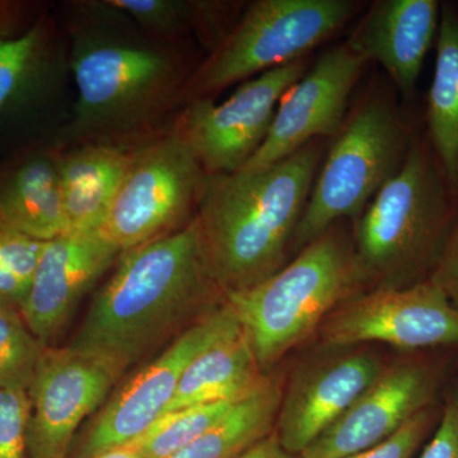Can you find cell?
<instances>
[{
  "label": "cell",
  "instance_id": "cell-30",
  "mask_svg": "<svg viewBox=\"0 0 458 458\" xmlns=\"http://www.w3.org/2000/svg\"><path fill=\"white\" fill-rule=\"evenodd\" d=\"M420 458H458V396L445 403L438 429Z\"/></svg>",
  "mask_w": 458,
  "mask_h": 458
},
{
  "label": "cell",
  "instance_id": "cell-33",
  "mask_svg": "<svg viewBox=\"0 0 458 458\" xmlns=\"http://www.w3.org/2000/svg\"><path fill=\"white\" fill-rule=\"evenodd\" d=\"M90 458H143L140 452L135 450L131 445H122V447L114 448V450L105 452L98 456Z\"/></svg>",
  "mask_w": 458,
  "mask_h": 458
},
{
  "label": "cell",
  "instance_id": "cell-15",
  "mask_svg": "<svg viewBox=\"0 0 458 458\" xmlns=\"http://www.w3.org/2000/svg\"><path fill=\"white\" fill-rule=\"evenodd\" d=\"M432 369L418 361L386 367L381 376L302 452V458H346L394 436L429 408L436 393Z\"/></svg>",
  "mask_w": 458,
  "mask_h": 458
},
{
  "label": "cell",
  "instance_id": "cell-29",
  "mask_svg": "<svg viewBox=\"0 0 458 458\" xmlns=\"http://www.w3.org/2000/svg\"><path fill=\"white\" fill-rule=\"evenodd\" d=\"M433 424L430 408L418 412L397 430L394 436L369 450L346 458H411L426 438Z\"/></svg>",
  "mask_w": 458,
  "mask_h": 458
},
{
  "label": "cell",
  "instance_id": "cell-8",
  "mask_svg": "<svg viewBox=\"0 0 458 458\" xmlns=\"http://www.w3.org/2000/svg\"><path fill=\"white\" fill-rule=\"evenodd\" d=\"M208 177L174 126L131 152L99 233L123 252L185 228L197 216Z\"/></svg>",
  "mask_w": 458,
  "mask_h": 458
},
{
  "label": "cell",
  "instance_id": "cell-22",
  "mask_svg": "<svg viewBox=\"0 0 458 458\" xmlns=\"http://www.w3.org/2000/svg\"><path fill=\"white\" fill-rule=\"evenodd\" d=\"M53 35L47 21L22 35L0 36V125L44 96L55 72Z\"/></svg>",
  "mask_w": 458,
  "mask_h": 458
},
{
  "label": "cell",
  "instance_id": "cell-24",
  "mask_svg": "<svg viewBox=\"0 0 458 458\" xmlns=\"http://www.w3.org/2000/svg\"><path fill=\"white\" fill-rule=\"evenodd\" d=\"M236 403L223 401L162 414L140 438L129 445L143 458H170L216 426Z\"/></svg>",
  "mask_w": 458,
  "mask_h": 458
},
{
  "label": "cell",
  "instance_id": "cell-2",
  "mask_svg": "<svg viewBox=\"0 0 458 458\" xmlns=\"http://www.w3.org/2000/svg\"><path fill=\"white\" fill-rule=\"evenodd\" d=\"M322 156L324 141L318 140L265 170L208 177L197 222L225 297L260 284L288 264Z\"/></svg>",
  "mask_w": 458,
  "mask_h": 458
},
{
  "label": "cell",
  "instance_id": "cell-12",
  "mask_svg": "<svg viewBox=\"0 0 458 458\" xmlns=\"http://www.w3.org/2000/svg\"><path fill=\"white\" fill-rule=\"evenodd\" d=\"M366 65V60L346 44L322 54L280 99L267 140L238 172L265 170L313 140L335 138L346 119L348 99Z\"/></svg>",
  "mask_w": 458,
  "mask_h": 458
},
{
  "label": "cell",
  "instance_id": "cell-9",
  "mask_svg": "<svg viewBox=\"0 0 458 458\" xmlns=\"http://www.w3.org/2000/svg\"><path fill=\"white\" fill-rule=\"evenodd\" d=\"M241 333L242 327L225 301L114 393L87 428L73 458L98 456L140 438L170 405L190 364Z\"/></svg>",
  "mask_w": 458,
  "mask_h": 458
},
{
  "label": "cell",
  "instance_id": "cell-16",
  "mask_svg": "<svg viewBox=\"0 0 458 458\" xmlns=\"http://www.w3.org/2000/svg\"><path fill=\"white\" fill-rule=\"evenodd\" d=\"M120 251L98 232H66L47 241L21 316L45 345L59 335L84 294Z\"/></svg>",
  "mask_w": 458,
  "mask_h": 458
},
{
  "label": "cell",
  "instance_id": "cell-14",
  "mask_svg": "<svg viewBox=\"0 0 458 458\" xmlns=\"http://www.w3.org/2000/svg\"><path fill=\"white\" fill-rule=\"evenodd\" d=\"M386 366L367 349L309 361L283 391L276 432L283 447L301 456L381 376Z\"/></svg>",
  "mask_w": 458,
  "mask_h": 458
},
{
  "label": "cell",
  "instance_id": "cell-32",
  "mask_svg": "<svg viewBox=\"0 0 458 458\" xmlns=\"http://www.w3.org/2000/svg\"><path fill=\"white\" fill-rule=\"evenodd\" d=\"M237 458H302L283 447L276 430Z\"/></svg>",
  "mask_w": 458,
  "mask_h": 458
},
{
  "label": "cell",
  "instance_id": "cell-11",
  "mask_svg": "<svg viewBox=\"0 0 458 458\" xmlns=\"http://www.w3.org/2000/svg\"><path fill=\"white\" fill-rule=\"evenodd\" d=\"M327 348L385 343L401 349L458 344V307L433 280L360 293L330 313L318 330Z\"/></svg>",
  "mask_w": 458,
  "mask_h": 458
},
{
  "label": "cell",
  "instance_id": "cell-31",
  "mask_svg": "<svg viewBox=\"0 0 458 458\" xmlns=\"http://www.w3.org/2000/svg\"><path fill=\"white\" fill-rule=\"evenodd\" d=\"M429 279L458 307V219L445 243L438 265Z\"/></svg>",
  "mask_w": 458,
  "mask_h": 458
},
{
  "label": "cell",
  "instance_id": "cell-26",
  "mask_svg": "<svg viewBox=\"0 0 458 458\" xmlns=\"http://www.w3.org/2000/svg\"><path fill=\"white\" fill-rule=\"evenodd\" d=\"M45 245L0 223V302L21 311Z\"/></svg>",
  "mask_w": 458,
  "mask_h": 458
},
{
  "label": "cell",
  "instance_id": "cell-4",
  "mask_svg": "<svg viewBox=\"0 0 458 458\" xmlns=\"http://www.w3.org/2000/svg\"><path fill=\"white\" fill-rule=\"evenodd\" d=\"M337 225L260 284L225 295L264 372L360 294L352 236Z\"/></svg>",
  "mask_w": 458,
  "mask_h": 458
},
{
  "label": "cell",
  "instance_id": "cell-18",
  "mask_svg": "<svg viewBox=\"0 0 458 458\" xmlns=\"http://www.w3.org/2000/svg\"><path fill=\"white\" fill-rule=\"evenodd\" d=\"M131 152L90 143L56 157L68 232H98L123 179Z\"/></svg>",
  "mask_w": 458,
  "mask_h": 458
},
{
  "label": "cell",
  "instance_id": "cell-25",
  "mask_svg": "<svg viewBox=\"0 0 458 458\" xmlns=\"http://www.w3.org/2000/svg\"><path fill=\"white\" fill-rule=\"evenodd\" d=\"M45 346L20 311L0 302V390L29 393Z\"/></svg>",
  "mask_w": 458,
  "mask_h": 458
},
{
  "label": "cell",
  "instance_id": "cell-5",
  "mask_svg": "<svg viewBox=\"0 0 458 458\" xmlns=\"http://www.w3.org/2000/svg\"><path fill=\"white\" fill-rule=\"evenodd\" d=\"M71 68L78 90L73 128L81 137L140 131L182 93L170 55L107 33H77Z\"/></svg>",
  "mask_w": 458,
  "mask_h": 458
},
{
  "label": "cell",
  "instance_id": "cell-34",
  "mask_svg": "<svg viewBox=\"0 0 458 458\" xmlns=\"http://www.w3.org/2000/svg\"><path fill=\"white\" fill-rule=\"evenodd\" d=\"M9 3L0 2V27L4 26L8 18Z\"/></svg>",
  "mask_w": 458,
  "mask_h": 458
},
{
  "label": "cell",
  "instance_id": "cell-28",
  "mask_svg": "<svg viewBox=\"0 0 458 458\" xmlns=\"http://www.w3.org/2000/svg\"><path fill=\"white\" fill-rule=\"evenodd\" d=\"M31 403L25 390H0V458H26Z\"/></svg>",
  "mask_w": 458,
  "mask_h": 458
},
{
  "label": "cell",
  "instance_id": "cell-13",
  "mask_svg": "<svg viewBox=\"0 0 458 458\" xmlns=\"http://www.w3.org/2000/svg\"><path fill=\"white\" fill-rule=\"evenodd\" d=\"M119 379L96 358L69 346H45L29 390L30 458H66L78 428Z\"/></svg>",
  "mask_w": 458,
  "mask_h": 458
},
{
  "label": "cell",
  "instance_id": "cell-6",
  "mask_svg": "<svg viewBox=\"0 0 458 458\" xmlns=\"http://www.w3.org/2000/svg\"><path fill=\"white\" fill-rule=\"evenodd\" d=\"M410 147L408 126L394 101L379 93L364 98L319 167L292 251L300 252L337 222L354 225L400 170Z\"/></svg>",
  "mask_w": 458,
  "mask_h": 458
},
{
  "label": "cell",
  "instance_id": "cell-7",
  "mask_svg": "<svg viewBox=\"0 0 458 458\" xmlns=\"http://www.w3.org/2000/svg\"><path fill=\"white\" fill-rule=\"evenodd\" d=\"M357 9L352 0H258L228 30L181 95L191 102L209 98L251 75L303 59Z\"/></svg>",
  "mask_w": 458,
  "mask_h": 458
},
{
  "label": "cell",
  "instance_id": "cell-19",
  "mask_svg": "<svg viewBox=\"0 0 458 458\" xmlns=\"http://www.w3.org/2000/svg\"><path fill=\"white\" fill-rule=\"evenodd\" d=\"M273 381L256 360L245 333L213 346L192 361L164 414L207 403H240Z\"/></svg>",
  "mask_w": 458,
  "mask_h": 458
},
{
  "label": "cell",
  "instance_id": "cell-23",
  "mask_svg": "<svg viewBox=\"0 0 458 458\" xmlns=\"http://www.w3.org/2000/svg\"><path fill=\"white\" fill-rule=\"evenodd\" d=\"M282 385L273 378L260 393L236 403L216 426L170 458H237L276 430Z\"/></svg>",
  "mask_w": 458,
  "mask_h": 458
},
{
  "label": "cell",
  "instance_id": "cell-3",
  "mask_svg": "<svg viewBox=\"0 0 458 458\" xmlns=\"http://www.w3.org/2000/svg\"><path fill=\"white\" fill-rule=\"evenodd\" d=\"M451 195L432 148L412 143L400 170L352 225L361 288H406L432 276L456 223Z\"/></svg>",
  "mask_w": 458,
  "mask_h": 458
},
{
  "label": "cell",
  "instance_id": "cell-10",
  "mask_svg": "<svg viewBox=\"0 0 458 458\" xmlns=\"http://www.w3.org/2000/svg\"><path fill=\"white\" fill-rule=\"evenodd\" d=\"M309 71L306 57L247 81L221 105L197 99L176 123L177 131L208 176L240 171L260 149L280 99Z\"/></svg>",
  "mask_w": 458,
  "mask_h": 458
},
{
  "label": "cell",
  "instance_id": "cell-21",
  "mask_svg": "<svg viewBox=\"0 0 458 458\" xmlns=\"http://www.w3.org/2000/svg\"><path fill=\"white\" fill-rule=\"evenodd\" d=\"M427 122L434 156L452 194L458 197V16L448 5L439 20Z\"/></svg>",
  "mask_w": 458,
  "mask_h": 458
},
{
  "label": "cell",
  "instance_id": "cell-20",
  "mask_svg": "<svg viewBox=\"0 0 458 458\" xmlns=\"http://www.w3.org/2000/svg\"><path fill=\"white\" fill-rule=\"evenodd\" d=\"M0 223L45 242L68 232L56 157H30L0 179Z\"/></svg>",
  "mask_w": 458,
  "mask_h": 458
},
{
  "label": "cell",
  "instance_id": "cell-27",
  "mask_svg": "<svg viewBox=\"0 0 458 458\" xmlns=\"http://www.w3.org/2000/svg\"><path fill=\"white\" fill-rule=\"evenodd\" d=\"M104 7L123 12L140 25L159 33L181 31L188 22L200 21L212 25L216 21V4L212 2H179V0H106Z\"/></svg>",
  "mask_w": 458,
  "mask_h": 458
},
{
  "label": "cell",
  "instance_id": "cell-1",
  "mask_svg": "<svg viewBox=\"0 0 458 458\" xmlns=\"http://www.w3.org/2000/svg\"><path fill=\"white\" fill-rule=\"evenodd\" d=\"M225 300L205 258L195 216L185 228L120 254L69 348L122 377Z\"/></svg>",
  "mask_w": 458,
  "mask_h": 458
},
{
  "label": "cell",
  "instance_id": "cell-17",
  "mask_svg": "<svg viewBox=\"0 0 458 458\" xmlns=\"http://www.w3.org/2000/svg\"><path fill=\"white\" fill-rule=\"evenodd\" d=\"M439 9L436 0H378L345 44L367 63L384 66L401 93L411 95L438 32Z\"/></svg>",
  "mask_w": 458,
  "mask_h": 458
}]
</instances>
